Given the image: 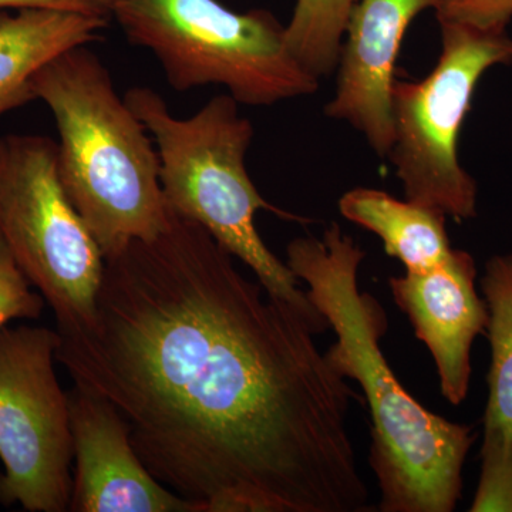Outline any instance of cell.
I'll use <instances>...</instances> for the list:
<instances>
[{
  "instance_id": "6da1fadb",
  "label": "cell",
  "mask_w": 512,
  "mask_h": 512,
  "mask_svg": "<svg viewBox=\"0 0 512 512\" xmlns=\"http://www.w3.org/2000/svg\"><path fill=\"white\" fill-rule=\"evenodd\" d=\"M106 259L93 329L56 362L109 400L147 470L204 512H359L352 436L365 403L315 328L197 222Z\"/></svg>"
},
{
  "instance_id": "7a4b0ae2",
  "label": "cell",
  "mask_w": 512,
  "mask_h": 512,
  "mask_svg": "<svg viewBox=\"0 0 512 512\" xmlns=\"http://www.w3.org/2000/svg\"><path fill=\"white\" fill-rule=\"evenodd\" d=\"M286 255L335 332L336 342L325 350L330 366L362 387L372 417L369 463L382 494L379 511L456 510L476 433L427 410L394 375L380 348L389 328L386 312L359 288L365 252L333 222L322 239H293Z\"/></svg>"
},
{
  "instance_id": "3957f363",
  "label": "cell",
  "mask_w": 512,
  "mask_h": 512,
  "mask_svg": "<svg viewBox=\"0 0 512 512\" xmlns=\"http://www.w3.org/2000/svg\"><path fill=\"white\" fill-rule=\"evenodd\" d=\"M30 92L55 117L60 180L104 259L163 232L170 211L156 144L90 45L43 66Z\"/></svg>"
},
{
  "instance_id": "277c9868",
  "label": "cell",
  "mask_w": 512,
  "mask_h": 512,
  "mask_svg": "<svg viewBox=\"0 0 512 512\" xmlns=\"http://www.w3.org/2000/svg\"><path fill=\"white\" fill-rule=\"evenodd\" d=\"M124 100L156 144L167 207L207 229L254 271L269 296L289 303L318 335L329 330L328 319L315 308L301 279L269 251L255 227V214L261 210L302 220L269 204L252 183L245 156L254 126L239 113L238 101L221 94L194 116L178 119L150 87H131Z\"/></svg>"
},
{
  "instance_id": "5b68a950",
  "label": "cell",
  "mask_w": 512,
  "mask_h": 512,
  "mask_svg": "<svg viewBox=\"0 0 512 512\" xmlns=\"http://www.w3.org/2000/svg\"><path fill=\"white\" fill-rule=\"evenodd\" d=\"M111 19L131 45L150 50L167 83L185 93L224 86L245 106L311 96L319 79L289 52L269 10L239 13L218 0H119Z\"/></svg>"
},
{
  "instance_id": "8992f818",
  "label": "cell",
  "mask_w": 512,
  "mask_h": 512,
  "mask_svg": "<svg viewBox=\"0 0 512 512\" xmlns=\"http://www.w3.org/2000/svg\"><path fill=\"white\" fill-rule=\"evenodd\" d=\"M0 234L59 335L92 330L106 259L64 191L52 138L0 136Z\"/></svg>"
},
{
  "instance_id": "52a82bcc",
  "label": "cell",
  "mask_w": 512,
  "mask_h": 512,
  "mask_svg": "<svg viewBox=\"0 0 512 512\" xmlns=\"http://www.w3.org/2000/svg\"><path fill=\"white\" fill-rule=\"evenodd\" d=\"M441 53L420 82H394L389 160L406 200L458 221L477 215V184L458 158V138L483 74L512 64L507 29L440 20Z\"/></svg>"
},
{
  "instance_id": "ba28073f",
  "label": "cell",
  "mask_w": 512,
  "mask_h": 512,
  "mask_svg": "<svg viewBox=\"0 0 512 512\" xmlns=\"http://www.w3.org/2000/svg\"><path fill=\"white\" fill-rule=\"evenodd\" d=\"M62 338L42 326L0 330V505L66 512L74 447L67 392L57 380Z\"/></svg>"
},
{
  "instance_id": "9c48e42d",
  "label": "cell",
  "mask_w": 512,
  "mask_h": 512,
  "mask_svg": "<svg viewBox=\"0 0 512 512\" xmlns=\"http://www.w3.org/2000/svg\"><path fill=\"white\" fill-rule=\"evenodd\" d=\"M74 447L72 512H204L175 494L140 460L130 427L99 394L76 386L67 392Z\"/></svg>"
},
{
  "instance_id": "30bf717a",
  "label": "cell",
  "mask_w": 512,
  "mask_h": 512,
  "mask_svg": "<svg viewBox=\"0 0 512 512\" xmlns=\"http://www.w3.org/2000/svg\"><path fill=\"white\" fill-rule=\"evenodd\" d=\"M440 0H359L340 47L338 86L326 104L330 119L343 120L366 137L377 156L393 144L392 93L404 33L417 15Z\"/></svg>"
},
{
  "instance_id": "8fae6325",
  "label": "cell",
  "mask_w": 512,
  "mask_h": 512,
  "mask_svg": "<svg viewBox=\"0 0 512 512\" xmlns=\"http://www.w3.org/2000/svg\"><path fill=\"white\" fill-rule=\"evenodd\" d=\"M476 278L473 256L453 249L433 268L389 279L394 302L406 313L416 338L429 349L441 394L453 406L467 397L471 348L487 329V303L478 296Z\"/></svg>"
},
{
  "instance_id": "7c38bea8",
  "label": "cell",
  "mask_w": 512,
  "mask_h": 512,
  "mask_svg": "<svg viewBox=\"0 0 512 512\" xmlns=\"http://www.w3.org/2000/svg\"><path fill=\"white\" fill-rule=\"evenodd\" d=\"M110 19L59 9L0 12V117L33 101L30 80L55 57L99 42Z\"/></svg>"
},
{
  "instance_id": "4fadbf2b",
  "label": "cell",
  "mask_w": 512,
  "mask_h": 512,
  "mask_svg": "<svg viewBox=\"0 0 512 512\" xmlns=\"http://www.w3.org/2000/svg\"><path fill=\"white\" fill-rule=\"evenodd\" d=\"M339 211L382 239L384 252L399 259L406 271H426L453 251L447 215L417 202L400 201L373 188H355L342 195Z\"/></svg>"
},
{
  "instance_id": "5bb4252c",
  "label": "cell",
  "mask_w": 512,
  "mask_h": 512,
  "mask_svg": "<svg viewBox=\"0 0 512 512\" xmlns=\"http://www.w3.org/2000/svg\"><path fill=\"white\" fill-rule=\"evenodd\" d=\"M481 291L487 303L485 332L491 349L484 440L512 447V254L488 259Z\"/></svg>"
},
{
  "instance_id": "9a60e30c",
  "label": "cell",
  "mask_w": 512,
  "mask_h": 512,
  "mask_svg": "<svg viewBox=\"0 0 512 512\" xmlns=\"http://www.w3.org/2000/svg\"><path fill=\"white\" fill-rule=\"evenodd\" d=\"M359 0H296L285 26L289 52L316 79L338 69L350 13Z\"/></svg>"
},
{
  "instance_id": "2e32d148",
  "label": "cell",
  "mask_w": 512,
  "mask_h": 512,
  "mask_svg": "<svg viewBox=\"0 0 512 512\" xmlns=\"http://www.w3.org/2000/svg\"><path fill=\"white\" fill-rule=\"evenodd\" d=\"M471 512H512V447L483 440L481 476Z\"/></svg>"
},
{
  "instance_id": "e0dca14e",
  "label": "cell",
  "mask_w": 512,
  "mask_h": 512,
  "mask_svg": "<svg viewBox=\"0 0 512 512\" xmlns=\"http://www.w3.org/2000/svg\"><path fill=\"white\" fill-rule=\"evenodd\" d=\"M45 305V298L33 291L0 234V330L10 320L39 319Z\"/></svg>"
},
{
  "instance_id": "ac0fdd59",
  "label": "cell",
  "mask_w": 512,
  "mask_h": 512,
  "mask_svg": "<svg viewBox=\"0 0 512 512\" xmlns=\"http://www.w3.org/2000/svg\"><path fill=\"white\" fill-rule=\"evenodd\" d=\"M437 19L467 23L483 29H507L512 0H440Z\"/></svg>"
},
{
  "instance_id": "d6986e66",
  "label": "cell",
  "mask_w": 512,
  "mask_h": 512,
  "mask_svg": "<svg viewBox=\"0 0 512 512\" xmlns=\"http://www.w3.org/2000/svg\"><path fill=\"white\" fill-rule=\"evenodd\" d=\"M119 0H0V12L8 9H59L111 20Z\"/></svg>"
}]
</instances>
